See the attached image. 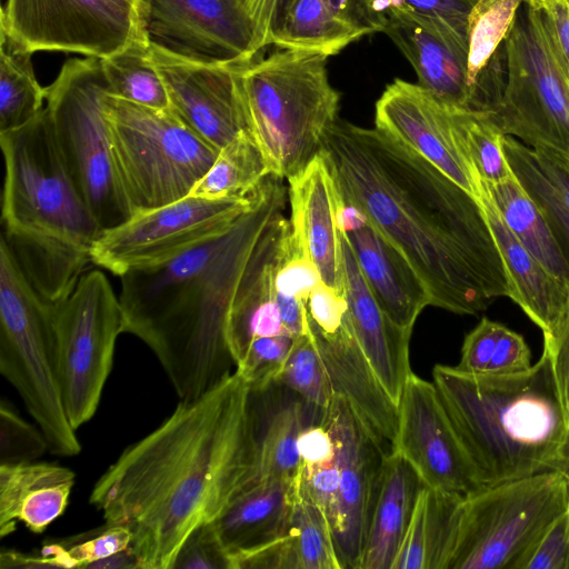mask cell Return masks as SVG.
I'll return each mask as SVG.
<instances>
[{
	"instance_id": "cell-31",
	"label": "cell",
	"mask_w": 569,
	"mask_h": 569,
	"mask_svg": "<svg viewBox=\"0 0 569 569\" xmlns=\"http://www.w3.org/2000/svg\"><path fill=\"white\" fill-rule=\"evenodd\" d=\"M451 500L442 491L425 487L391 569H441L446 553Z\"/></svg>"
},
{
	"instance_id": "cell-19",
	"label": "cell",
	"mask_w": 569,
	"mask_h": 569,
	"mask_svg": "<svg viewBox=\"0 0 569 569\" xmlns=\"http://www.w3.org/2000/svg\"><path fill=\"white\" fill-rule=\"evenodd\" d=\"M375 123L479 200L480 178L459 140L451 111L426 89L395 79L376 103Z\"/></svg>"
},
{
	"instance_id": "cell-62",
	"label": "cell",
	"mask_w": 569,
	"mask_h": 569,
	"mask_svg": "<svg viewBox=\"0 0 569 569\" xmlns=\"http://www.w3.org/2000/svg\"><path fill=\"white\" fill-rule=\"evenodd\" d=\"M568 509H569V503H568Z\"/></svg>"
},
{
	"instance_id": "cell-34",
	"label": "cell",
	"mask_w": 569,
	"mask_h": 569,
	"mask_svg": "<svg viewBox=\"0 0 569 569\" xmlns=\"http://www.w3.org/2000/svg\"><path fill=\"white\" fill-rule=\"evenodd\" d=\"M100 61L109 94L148 108H171L164 83L152 62L150 43L143 33Z\"/></svg>"
},
{
	"instance_id": "cell-28",
	"label": "cell",
	"mask_w": 569,
	"mask_h": 569,
	"mask_svg": "<svg viewBox=\"0 0 569 569\" xmlns=\"http://www.w3.org/2000/svg\"><path fill=\"white\" fill-rule=\"evenodd\" d=\"M297 491L298 479L261 480L239 492L212 521L230 557L278 536Z\"/></svg>"
},
{
	"instance_id": "cell-56",
	"label": "cell",
	"mask_w": 569,
	"mask_h": 569,
	"mask_svg": "<svg viewBox=\"0 0 569 569\" xmlns=\"http://www.w3.org/2000/svg\"><path fill=\"white\" fill-rule=\"evenodd\" d=\"M532 149L543 174L569 210V153L547 146Z\"/></svg>"
},
{
	"instance_id": "cell-39",
	"label": "cell",
	"mask_w": 569,
	"mask_h": 569,
	"mask_svg": "<svg viewBox=\"0 0 569 569\" xmlns=\"http://www.w3.org/2000/svg\"><path fill=\"white\" fill-rule=\"evenodd\" d=\"M276 383L293 391L320 413L332 401L335 393L309 323L305 333L295 337Z\"/></svg>"
},
{
	"instance_id": "cell-1",
	"label": "cell",
	"mask_w": 569,
	"mask_h": 569,
	"mask_svg": "<svg viewBox=\"0 0 569 569\" xmlns=\"http://www.w3.org/2000/svg\"><path fill=\"white\" fill-rule=\"evenodd\" d=\"M257 455L252 393L234 370L127 447L89 502L129 529L139 569H172L187 537L257 482Z\"/></svg>"
},
{
	"instance_id": "cell-9",
	"label": "cell",
	"mask_w": 569,
	"mask_h": 569,
	"mask_svg": "<svg viewBox=\"0 0 569 569\" xmlns=\"http://www.w3.org/2000/svg\"><path fill=\"white\" fill-rule=\"evenodd\" d=\"M569 503V472L550 470L462 496L443 569H521Z\"/></svg>"
},
{
	"instance_id": "cell-50",
	"label": "cell",
	"mask_w": 569,
	"mask_h": 569,
	"mask_svg": "<svg viewBox=\"0 0 569 569\" xmlns=\"http://www.w3.org/2000/svg\"><path fill=\"white\" fill-rule=\"evenodd\" d=\"M502 326L482 318L466 336L460 361L455 368L466 375H486Z\"/></svg>"
},
{
	"instance_id": "cell-16",
	"label": "cell",
	"mask_w": 569,
	"mask_h": 569,
	"mask_svg": "<svg viewBox=\"0 0 569 569\" xmlns=\"http://www.w3.org/2000/svg\"><path fill=\"white\" fill-rule=\"evenodd\" d=\"M392 451L413 468L429 489L462 496L481 489L473 462L437 387L413 372L398 401Z\"/></svg>"
},
{
	"instance_id": "cell-41",
	"label": "cell",
	"mask_w": 569,
	"mask_h": 569,
	"mask_svg": "<svg viewBox=\"0 0 569 569\" xmlns=\"http://www.w3.org/2000/svg\"><path fill=\"white\" fill-rule=\"evenodd\" d=\"M477 0H373L385 18L403 14L432 29L467 54L468 17Z\"/></svg>"
},
{
	"instance_id": "cell-53",
	"label": "cell",
	"mask_w": 569,
	"mask_h": 569,
	"mask_svg": "<svg viewBox=\"0 0 569 569\" xmlns=\"http://www.w3.org/2000/svg\"><path fill=\"white\" fill-rule=\"evenodd\" d=\"M306 307L310 322L326 332L338 329L348 311L346 297L322 281L311 291Z\"/></svg>"
},
{
	"instance_id": "cell-57",
	"label": "cell",
	"mask_w": 569,
	"mask_h": 569,
	"mask_svg": "<svg viewBox=\"0 0 569 569\" xmlns=\"http://www.w3.org/2000/svg\"><path fill=\"white\" fill-rule=\"evenodd\" d=\"M139 569L138 561L129 548L91 562L87 569Z\"/></svg>"
},
{
	"instance_id": "cell-58",
	"label": "cell",
	"mask_w": 569,
	"mask_h": 569,
	"mask_svg": "<svg viewBox=\"0 0 569 569\" xmlns=\"http://www.w3.org/2000/svg\"><path fill=\"white\" fill-rule=\"evenodd\" d=\"M124 16L137 20L139 23L138 0H102Z\"/></svg>"
},
{
	"instance_id": "cell-54",
	"label": "cell",
	"mask_w": 569,
	"mask_h": 569,
	"mask_svg": "<svg viewBox=\"0 0 569 569\" xmlns=\"http://www.w3.org/2000/svg\"><path fill=\"white\" fill-rule=\"evenodd\" d=\"M298 451L301 468H311L328 463L337 458L336 441L320 421L306 426L298 438Z\"/></svg>"
},
{
	"instance_id": "cell-27",
	"label": "cell",
	"mask_w": 569,
	"mask_h": 569,
	"mask_svg": "<svg viewBox=\"0 0 569 569\" xmlns=\"http://www.w3.org/2000/svg\"><path fill=\"white\" fill-rule=\"evenodd\" d=\"M423 482L398 453L386 456L359 569H391Z\"/></svg>"
},
{
	"instance_id": "cell-55",
	"label": "cell",
	"mask_w": 569,
	"mask_h": 569,
	"mask_svg": "<svg viewBox=\"0 0 569 569\" xmlns=\"http://www.w3.org/2000/svg\"><path fill=\"white\" fill-rule=\"evenodd\" d=\"M336 17L361 37L383 31L387 18L379 14L373 0H329Z\"/></svg>"
},
{
	"instance_id": "cell-13",
	"label": "cell",
	"mask_w": 569,
	"mask_h": 569,
	"mask_svg": "<svg viewBox=\"0 0 569 569\" xmlns=\"http://www.w3.org/2000/svg\"><path fill=\"white\" fill-rule=\"evenodd\" d=\"M256 188L244 197L188 196L133 214L100 234L91 249V262L120 277L168 260L229 228L251 206Z\"/></svg>"
},
{
	"instance_id": "cell-7",
	"label": "cell",
	"mask_w": 569,
	"mask_h": 569,
	"mask_svg": "<svg viewBox=\"0 0 569 569\" xmlns=\"http://www.w3.org/2000/svg\"><path fill=\"white\" fill-rule=\"evenodd\" d=\"M0 372L44 433L49 452L80 453L58 375L54 303L30 283L3 237L0 241Z\"/></svg>"
},
{
	"instance_id": "cell-21",
	"label": "cell",
	"mask_w": 569,
	"mask_h": 569,
	"mask_svg": "<svg viewBox=\"0 0 569 569\" xmlns=\"http://www.w3.org/2000/svg\"><path fill=\"white\" fill-rule=\"evenodd\" d=\"M343 288L348 319L386 392L398 407L408 377L411 332L399 328L375 298L353 253L347 233L340 230Z\"/></svg>"
},
{
	"instance_id": "cell-26",
	"label": "cell",
	"mask_w": 569,
	"mask_h": 569,
	"mask_svg": "<svg viewBox=\"0 0 569 569\" xmlns=\"http://www.w3.org/2000/svg\"><path fill=\"white\" fill-rule=\"evenodd\" d=\"M479 202L511 282V300L542 333L549 332L569 301V284L550 273L509 230L482 180Z\"/></svg>"
},
{
	"instance_id": "cell-46",
	"label": "cell",
	"mask_w": 569,
	"mask_h": 569,
	"mask_svg": "<svg viewBox=\"0 0 569 569\" xmlns=\"http://www.w3.org/2000/svg\"><path fill=\"white\" fill-rule=\"evenodd\" d=\"M172 569H232V561L213 522L194 529L181 545Z\"/></svg>"
},
{
	"instance_id": "cell-25",
	"label": "cell",
	"mask_w": 569,
	"mask_h": 569,
	"mask_svg": "<svg viewBox=\"0 0 569 569\" xmlns=\"http://www.w3.org/2000/svg\"><path fill=\"white\" fill-rule=\"evenodd\" d=\"M74 472L51 462L0 465V537L11 535L18 521L42 533L67 509Z\"/></svg>"
},
{
	"instance_id": "cell-49",
	"label": "cell",
	"mask_w": 569,
	"mask_h": 569,
	"mask_svg": "<svg viewBox=\"0 0 569 569\" xmlns=\"http://www.w3.org/2000/svg\"><path fill=\"white\" fill-rule=\"evenodd\" d=\"M300 493L317 506L327 517L332 518L339 493V465L337 458L328 463L301 468L298 477Z\"/></svg>"
},
{
	"instance_id": "cell-22",
	"label": "cell",
	"mask_w": 569,
	"mask_h": 569,
	"mask_svg": "<svg viewBox=\"0 0 569 569\" xmlns=\"http://www.w3.org/2000/svg\"><path fill=\"white\" fill-rule=\"evenodd\" d=\"M289 232L290 222L281 216L259 243L234 295L226 328L234 365L254 339L290 335L283 326L273 286L274 271Z\"/></svg>"
},
{
	"instance_id": "cell-6",
	"label": "cell",
	"mask_w": 569,
	"mask_h": 569,
	"mask_svg": "<svg viewBox=\"0 0 569 569\" xmlns=\"http://www.w3.org/2000/svg\"><path fill=\"white\" fill-rule=\"evenodd\" d=\"M328 57L280 49L241 70L249 129L270 173L289 179L319 153L337 122L340 94L331 86Z\"/></svg>"
},
{
	"instance_id": "cell-35",
	"label": "cell",
	"mask_w": 569,
	"mask_h": 569,
	"mask_svg": "<svg viewBox=\"0 0 569 569\" xmlns=\"http://www.w3.org/2000/svg\"><path fill=\"white\" fill-rule=\"evenodd\" d=\"M268 174L266 159L250 132L222 147L189 196L206 199L244 197Z\"/></svg>"
},
{
	"instance_id": "cell-61",
	"label": "cell",
	"mask_w": 569,
	"mask_h": 569,
	"mask_svg": "<svg viewBox=\"0 0 569 569\" xmlns=\"http://www.w3.org/2000/svg\"><path fill=\"white\" fill-rule=\"evenodd\" d=\"M565 1H567L569 3V0H565Z\"/></svg>"
},
{
	"instance_id": "cell-52",
	"label": "cell",
	"mask_w": 569,
	"mask_h": 569,
	"mask_svg": "<svg viewBox=\"0 0 569 569\" xmlns=\"http://www.w3.org/2000/svg\"><path fill=\"white\" fill-rule=\"evenodd\" d=\"M531 366V352L523 337L502 326L486 375H513Z\"/></svg>"
},
{
	"instance_id": "cell-36",
	"label": "cell",
	"mask_w": 569,
	"mask_h": 569,
	"mask_svg": "<svg viewBox=\"0 0 569 569\" xmlns=\"http://www.w3.org/2000/svg\"><path fill=\"white\" fill-rule=\"evenodd\" d=\"M29 52L0 42V133L18 129L43 109L47 88L38 82Z\"/></svg>"
},
{
	"instance_id": "cell-38",
	"label": "cell",
	"mask_w": 569,
	"mask_h": 569,
	"mask_svg": "<svg viewBox=\"0 0 569 569\" xmlns=\"http://www.w3.org/2000/svg\"><path fill=\"white\" fill-rule=\"evenodd\" d=\"M451 114L459 140L480 180L495 184L512 176L505 151L506 134L486 114L466 111Z\"/></svg>"
},
{
	"instance_id": "cell-48",
	"label": "cell",
	"mask_w": 569,
	"mask_h": 569,
	"mask_svg": "<svg viewBox=\"0 0 569 569\" xmlns=\"http://www.w3.org/2000/svg\"><path fill=\"white\" fill-rule=\"evenodd\" d=\"M557 395L569 425V301L553 328L543 333Z\"/></svg>"
},
{
	"instance_id": "cell-2",
	"label": "cell",
	"mask_w": 569,
	"mask_h": 569,
	"mask_svg": "<svg viewBox=\"0 0 569 569\" xmlns=\"http://www.w3.org/2000/svg\"><path fill=\"white\" fill-rule=\"evenodd\" d=\"M321 153L346 203L407 259L431 306L476 315L512 287L483 208L395 138L338 119Z\"/></svg>"
},
{
	"instance_id": "cell-44",
	"label": "cell",
	"mask_w": 569,
	"mask_h": 569,
	"mask_svg": "<svg viewBox=\"0 0 569 569\" xmlns=\"http://www.w3.org/2000/svg\"><path fill=\"white\" fill-rule=\"evenodd\" d=\"M49 451L40 429L23 419L7 401L0 405V465L37 461Z\"/></svg>"
},
{
	"instance_id": "cell-32",
	"label": "cell",
	"mask_w": 569,
	"mask_h": 569,
	"mask_svg": "<svg viewBox=\"0 0 569 569\" xmlns=\"http://www.w3.org/2000/svg\"><path fill=\"white\" fill-rule=\"evenodd\" d=\"M309 407L299 398L273 411L263 423L256 410L258 425L257 482L261 480L296 481L298 479L301 469L298 438L302 429L309 425L307 422V408Z\"/></svg>"
},
{
	"instance_id": "cell-8",
	"label": "cell",
	"mask_w": 569,
	"mask_h": 569,
	"mask_svg": "<svg viewBox=\"0 0 569 569\" xmlns=\"http://www.w3.org/2000/svg\"><path fill=\"white\" fill-rule=\"evenodd\" d=\"M106 114L113 168L131 216L188 197L220 151L171 108L108 93Z\"/></svg>"
},
{
	"instance_id": "cell-29",
	"label": "cell",
	"mask_w": 569,
	"mask_h": 569,
	"mask_svg": "<svg viewBox=\"0 0 569 569\" xmlns=\"http://www.w3.org/2000/svg\"><path fill=\"white\" fill-rule=\"evenodd\" d=\"M485 183L509 230L550 273L569 284V264L553 231L517 176Z\"/></svg>"
},
{
	"instance_id": "cell-24",
	"label": "cell",
	"mask_w": 569,
	"mask_h": 569,
	"mask_svg": "<svg viewBox=\"0 0 569 569\" xmlns=\"http://www.w3.org/2000/svg\"><path fill=\"white\" fill-rule=\"evenodd\" d=\"M416 71L418 84L451 112H470L467 54L432 29L403 14L387 17L383 31Z\"/></svg>"
},
{
	"instance_id": "cell-30",
	"label": "cell",
	"mask_w": 569,
	"mask_h": 569,
	"mask_svg": "<svg viewBox=\"0 0 569 569\" xmlns=\"http://www.w3.org/2000/svg\"><path fill=\"white\" fill-rule=\"evenodd\" d=\"M359 38L336 17L329 0H293L272 34L271 44L330 57Z\"/></svg>"
},
{
	"instance_id": "cell-23",
	"label": "cell",
	"mask_w": 569,
	"mask_h": 569,
	"mask_svg": "<svg viewBox=\"0 0 569 569\" xmlns=\"http://www.w3.org/2000/svg\"><path fill=\"white\" fill-rule=\"evenodd\" d=\"M362 274L385 313L411 332L429 292L403 254L369 221L346 232Z\"/></svg>"
},
{
	"instance_id": "cell-60",
	"label": "cell",
	"mask_w": 569,
	"mask_h": 569,
	"mask_svg": "<svg viewBox=\"0 0 569 569\" xmlns=\"http://www.w3.org/2000/svg\"><path fill=\"white\" fill-rule=\"evenodd\" d=\"M526 1L530 2L532 6H537L546 0H526Z\"/></svg>"
},
{
	"instance_id": "cell-33",
	"label": "cell",
	"mask_w": 569,
	"mask_h": 569,
	"mask_svg": "<svg viewBox=\"0 0 569 569\" xmlns=\"http://www.w3.org/2000/svg\"><path fill=\"white\" fill-rule=\"evenodd\" d=\"M279 537L287 569H342L327 517L299 488Z\"/></svg>"
},
{
	"instance_id": "cell-15",
	"label": "cell",
	"mask_w": 569,
	"mask_h": 569,
	"mask_svg": "<svg viewBox=\"0 0 569 569\" xmlns=\"http://www.w3.org/2000/svg\"><path fill=\"white\" fill-rule=\"evenodd\" d=\"M138 13L148 42L183 59L236 63L261 53L240 0H138Z\"/></svg>"
},
{
	"instance_id": "cell-47",
	"label": "cell",
	"mask_w": 569,
	"mask_h": 569,
	"mask_svg": "<svg viewBox=\"0 0 569 569\" xmlns=\"http://www.w3.org/2000/svg\"><path fill=\"white\" fill-rule=\"evenodd\" d=\"M521 569H569L568 508L533 546Z\"/></svg>"
},
{
	"instance_id": "cell-40",
	"label": "cell",
	"mask_w": 569,
	"mask_h": 569,
	"mask_svg": "<svg viewBox=\"0 0 569 569\" xmlns=\"http://www.w3.org/2000/svg\"><path fill=\"white\" fill-rule=\"evenodd\" d=\"M505 151L513 173L546 216L569 264V210L543 174L532 148L506 136Z\"/></svg>"
},
{
	"instance_id": "cell-11",
	"label": "cell",
	"mask_w": 569,
	"mask_h": 569,
	"mask_svg": "<svg viewBox=\"0 0 569 569\" xmlns=\"http://www.w3.org/2000/svg\"><path fill=\"white\" fill-rule=\"evenodd\" d=\"M501 92L486 114L506 136L531 148L569 153V81L555 59L538 10L523 1L500 46Z\"/></svg>"
},
{
	"instance_id": "cell-10",
	"label": "cell",
	"mask_w": 569,
	"mask_h": 569,
	"mask_svg": "<svg viewBox=\"0 0 569 569\" xmlns=\"http://www.w3.org/2000/svg\"><path fill=\"white\" fill-rule=\"evenodd\" d=\"M108 93L100 59L73 58L47 87L46 100L62 159L102 232L131 217L113 168Z\"/></svg>"
},
{
	"instance_id": "cell-45",
	"label": "cell",
	"mask_w": 569,
	"mask_h": 569,
	"mask_svg": "<svg viewBox=\"0 0 569 569\" xmlns=\"http://www.w3.org/2000/svg\"><path fill=\"white\" fill-rule=\"evenodd\" d=\"M319 281H321L319 270L307 256L295 247L289 232L274 271L276 295L307 302Z\"/></svg>"
},
{
	"instance_id": "cell-20",
	"label": "cell",
	"mask_w": 569,
	"mask_h": 569,
	"mask_svg": "<svg viewBox=\"0 0 569 569\" xmlns=\"http://www.w3.org/2000/svg\"><path fill=\"white\" fill-rule=\"evenodd\" d=\"M290 236L295 247L319 270L321 281L345 296L338 213L343 198L325 156L288 179Z\"/></svg>"
},
{
	"instance_id": "cell-3",
	"label": "cell",
	"mask_w": 569,
	"mask_h": 569,
	"mask_svg": "<svg viewBox=\"0 0 569 569\" xmlns=\"http://www.w3.org/2000/svg\"><path fill=\"white\" fill-rule=\"evenodd\" d=\"M284 206L281 178L270 173L229 228L168 260L120 276L124 332L154 353L179 400L202 396L236 370L226 338L230 307Z\"/></svg>"
},
{
	"instance_id": "cell-12",
	"label": "cell",
	"mask_w": 569,
	"mask_h": 569,
	"mask_svg": "<svg viewBox=\"0 0 569 569\" xmlns=\"http://www.w3.org/2000/svg\"><path fill=\"white\" fill-rule=\"evenodd\" d=\"M58 375L74 430L92 419L124 332L119 297L102 271L84 272L73 291L54 303Z\"/></svg>"
},
{
	"instance_id": "cell-42",
	"label": "cell",
	"mask_w": 569,
	"mask_h": 569,
	"mask_svg": "<svg viewBox=\"0 0 569 569\" xmlns=\"http://www.w3.org/2000/svg\"><path fill=\"white\" fill-rule=\"evenodd\" d=\"M131 533L120 525L107 523L59 542L43 546L39 555L47 568H83L129 548Z\"/></svg>"
},
{
	"instance_id": "cell-51",
	"label": "cell",
	"mask_w": 569,
	"mask_h": 569,
	"mask_svg": "<svg viewBox=\"0 0 569 569\" xmlns=\"http://www.w3.org/2000/svg\"><path fill=\"white\" fill-rule=\"evenodd\" d=\"M535 7L552 54L569 81V3L546 0Z\"/></svg>"
},
{
	"instance_id": "cell-18",
	"label": "cell",
	"mask_w": 569,
	"mask_h": 569,
	"mask_svg": "<svg viewBox=\"0 0 569 569\" xmlns=\"http://www.w3.org/2000/svg\"><path fill=\"white\" fill-rule=\"evenodd\" d=\"M150 51L171 109L207 142L221 149L250 132L240 82L248 62L202 63L152 44Z\"/></svg>"
},
{
	"instance_id": "cell-59",
	"label": "cell",
	"mask_w": 569,
	"mask_h": 569,
	"mask_svg": "<svg viewBox=\"0 0 569 569\" xmlns=\"http://www.w3.org/2000/svg\"><path fill=\"white\" fill-rule=\"evenodd\" d=\"M292 2H293V0H277L272 34L276 31V29L278 28V26L281 23L286 12L288 11V9ZM272 34H271V38H272Z\"/></svg>"
},
{
	"instance_id": "cell-17",
	"label": "cell",
	"mask_w": 569,
	"mask_h": 569,
	"mask_svg": "<svg viewBox=\"0 0 569 569\" xmlns=\"http://www.w3.org/2000/svg\"><path fill=\"white\" fill-rule=\"evenodd\" d=\"M319 421L338 449L339 493L329 520L342 569H359L385 458L389 452L350 405L335 395Z\"/></svg>"
},
{
	"instance_id": "cell-4",
	"label": "cell",
	"mask_w": 569,
	"mask_h": 569,
	"mask_svg": "<svg viewBox=\"0 0 569 569\" xmlns=\"http://www.w3.org/2000/svg\"><path fill=\"white\" fill-rule=\"evenodd\" d=\"M4 159L2 237L23 273L48 301L74 289L102 230L73 182L48 111L0 133Z\"/></svg>"
},
{
	"instance_id": "cell-5",
	"label": "cell",
	"mask_w": 569,
	"mask_h": 569,
	"mask_svg": "<svg viewBox=\"0 0 569 569\" xmlns=\"http://www.w3.org/2000/svg\"><path fill=\"white\" fill-rule=\"evenodd\" d=\"M433 383L481 488L539 472H569V425L546 351L528 370L466 375L437 365Z\"/></svg>"
},
{
	"instance_id": "cell-43",
	"label": "cell",
	"mask_w": 569,
	"mask_h": 569,
	"mask_svg": "<svg viewBox=\"0 0 569 569\" xmlns=\"http://www.w3.org/2000/svg\"><path fill=\"white\" fill-rule=\"evenodd\" d=\"M295 337L279 335L254 339L242 359L236 365V371L253 392L268 390L279 375L292 347Z\"/></svg>"
},
{
	"instance_id": "cell-37",
	"label": "cell",
	"mask_w": 569,
	"mask_h": 569,
	"mask_svg": "<svg viewBox=\"0 0 569 569\" xmlns=\"http://www.w3.org/2000/svg\"><path fill=\"white\" fill-rule=\"evenodd\" d=\"M523 1L477 0L473 4L467 27V80L470 94L477 78L507 38Z\"/></svg>"
},
{
	"instance_id": "cell-14",
	"label": "cell",
	"mask_w": 569,
	"mask_h": 569,
	"mask_svg": "<svg viewBox=\"0 0 569 569\" xmlns=\"http://www.w3.org/2000/svg\"><path fill=\"white\" fill-rule=\"evenodd\" d=\"M0 36L29 53L107 58L142 34L140 23L102 0H6Z\"/></svg>"
}]
</instances>
